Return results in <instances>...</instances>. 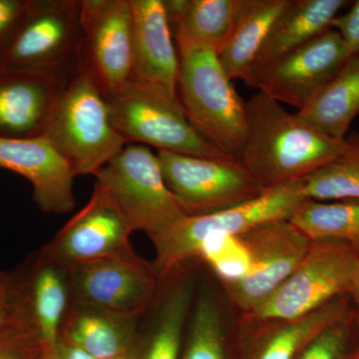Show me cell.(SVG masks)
<instances>
[{
    "label": "cell",
    "mask_w": 359,
    "mask_h": 359,
    "mask_svg": "<svg viewBox=\"0 0 359 359\" xmlns=\"http://www.w3.org/2000/svg\"><path fill=\"white\" fill-rule=\"evenodd\" d=\"M245 112L241 162L263 192L301 181L332 162L346 147V139L320 133L262 92L245 102Z\"/></svg>",
    "instance_id": "cell-1"
},
{
    "label": "cell",
    "mask_w": 359,
    "mask_h": 359,
    "mask_svg": "<svg viewBox=\"0 0 359 359\" xmlns=\"http://www.w3.org/2000/svg\"><path fill=\"white\" fill-rule=\"evenodd\" d=\"M178 96L191 126L231 159L241 161L247 129L245 102L219 62L205 46L178 48Z\"/></svg>",
    "instance_id": "cell-2"
},
{
    "label": "cell",
    "mask_w": 359,
    "mask_h": 359,
    "mask_svg": "<svg viewBox=\"0 0 359 359\" xmlns=\"http://www.w3.org/2000/svg\"><path fill=\"white\" fill-rule=\"evenodd\" d=\"M43 136L75 176H94L127 145L113 126L106 97L80 66L61 91Z\"/></svg>",
    "instance_id": "cell-3"
},
{
    "label": "cell",
    "mask_w": 359,
    "mask_h": 359,
    "mask_svg": "<svg viewBox=\"0 0 359 359\" xmlns=\"http://www.w3.org/2000/svg\"><path fill=\"white\" fill-rule=\"evenodd\" d=\"M79 1L28 0L8 39L0 45V70L71 75L81 47Z\"/></svg>",
    "instance_id": "cell-4"
},
{
    "label": "cell",
    "mask_w": 359,
    "mask_h": 359,
    "mask_svg": "<svg viewBox=\"0 0 359 359\" xmlns=\"http://www.w3.org/2000/svg\"><path fill=\"white\" fill-rule=\"evenodd\" d=\"M306 200L302 180L271 190L224 211L201 216H186L166 230L151 237L156 257L153 266L160 283L175 269L197 259L201 245L214 235H241L271 219H290Z\"/></svg>",
    "instance_id": "cell-5"
},
{
    "label": "cell",
    "mask_w": 359,
    "mask_h": 359,
    "mask_svg": "<svg viewBox=\"0 0 359 359\" xmlns=\"http://www.w3.org/2000/svg\"><path fill=\"white\" fill-rule=\"evenodd\" d=\"M94 177L132 231L151 238L187 216L166 185L158 155L147 146L127 144Z\"/></svg>",
    "instance_id": "cell-6"
},
{
    "label": "cell",
    "mask_w": 359,
    "mask_h": 359,
    "mask_svg": "<svg viewBox=\"0 0 359 359\" xmlns=\"http://www.w3.org/2000/svg\"><path fill=\"white\" fill-rule=\"evenodd\" d=\"M106 100L113 126L127 144H145L159 151L208 159L233 160L197 133L180 100L132 81Z\"/></svg>",
    "instance_id": "cell-7"
},
{
    "label": "cell",
    "mask_w": 359,
    "mask_h": 359,
    "mask_svg": "<svg viewBox=\"0 0 359 359\" xmlns=\"http://www.w3.org/2000/svg\"><path fill=\"white\" fill-rule=\"evenodd\" d=\"M359 254L344 243L311 241L308 254L292 275L249 313L257 320L302 318L332 299L348 294Z\"/></svg>",
    "instance_id": "cell-8"
},
{
    "label": "cell",
    "mask_w": 359,
    "mask_h": 359,
    "mask_svg": "<svg viewBox=\"0 0 359 359\" xmlns=\"http://www.w3.org/2000/svg\"><path fill=\"white\" fill-rule=\"evenodd\" d=\"M157 155L166 185L187 216L224 211L264 193L240 161L208 159L166 151H159Z\"/></svg>",
    "instance_id": "cell-9"
},
{
    "label": "cell",
    "mask_w": 359,
    "mask_h": 359,
    "mask_svg": "<svg viewBox=\"0 0 359 359\" xmlns=\"http://www.w3.org/2000/svg\"><path fill=\"white\" fill-rule=\"evenodd\" d=\"M250 268L242 280L222 285L240 313H249L283 285L308 254L311 240L289 219H271L241 233Z\"/></svg>",
    "instance_id": "cell-10"
},
{
    "label": "cell",
    "mask_w": 359,
    "mask_h": 359,
    "mask_svg": "<svg viewBox=\"0 0 359 359\" xmlns=\"http://www.w3.org/2000/svg\"><path fill=\"white\" fill-rule=\"evenodd\" d=\"M69 269L71 302L127 318H143L160 287L153 263L133 248Z\"/></svg>",
    "instance_id": "cell-11"
},
{
    "label": "cell",
    "mask_w": 359,
    "mask_h": 359,
    "mask_svg": "<svg viewBox=\"0 0 359 359\" xmlns=\"http://www.w3.org/2000/svg\"><path fill=\"white\" fill-rule=\"evenodd\" d=\"M82 39L78 66L109 97L126 86L132 68L130 0H80Z\"/></svg>",
    "instance_id": "cell-12"
},
{
    "label": "cell",
    "mask_w": 359,
    "mask_h": 359,
    "mask_svg": "<svg viewBox=\"0 0 359 359\" xmlns=\"http://www.w3.org/2000/svg\"><path fill=\"white\" fill-rule=\"evenodd\" d=\"M348 58L332 28L273 62L252 71L247 86L301 111L320 93Z\"/></svg>",
    "instance_id": "cell-13"
},
{
    "label": "cell",
    "mask_w": 359,
    "mask_h": 359,
    "mask_svg": "<svg viewBox=\"0 0 359 359\" xmlns=\"http://www.w3.org/2000/svg\"><path fill=\"white\" fill-rule=\"evenodd\" d=\"M126 219L98 184L91 199L42 249L68 268L132 249Z\"/></svg>",
    "instance_id": "cell-14"
},
{
    "label": "cell",
    "mask_w": 359,
    "mask_h": 359,
    "mask_svg": "<svg viewBox=\"0 0 359 359\" xmlns=\"http://www.w3.org/2000/svg\"><path fill=\"white\" fill-rule=\"evenodd\" d=\"M13 276V316L53 347L71 304L69 268L41 249L25 259Z\"/></svg>",
    "instance_id": "cell-15"
},
{
    "label": "cell",
    "mask_w": 359,
    "mask_h": 359,
    "mask_svg": "<svg viewBox=\"0 0 359 359\" xmlns=\"http://www.w3.org/2000/svg\"><path fill=\"white\" fill-rule=\"evenodd\" d=\"M202 263L175 269L160 283L154 301L140 321L134 359H180L184 335L197 292Z\"/></svg>",
    "instance_id": "cell-16"
},
{
    "label": "cell",
    "mask_w": 359,
    "mask_h": 359,
    "mask_svg": "<svg viewBox=\"0 0 359 359\" xmlns=\"http://www.w3.org/2000/svg\"><path fill=\"white\" fill-rule=\"evenodd\" d=\"M132 68L130 81L179 100V54L164 0H130Z\"/></svg>",
    "instance_id": "cell-17"
},
{
    "label": "cell",
    "mask_w": 359,
    "mask_h": 359,
    "mask_svg": "<svg viewBox=\"0 0 359 359\" xmlns=\"http://www.w3.org/2000/svg\"><path fill=\"white\" fill-rule=\"evenodd\" d=\"M353 308L351 297L344 294L295 320H257L240 313L236 359H295L314 335Z\"/></svg>",
    "instance_id": "cell-18"
},
{
    "label": "cell",
    "mask_w": 359,
    "mask_h": 359,
    "mask_svg": "<svg viewBox=\"0 0 359 359\" xmlns=\"http://www.w3.org/2000/svg\"><path fill=\"white\" fill-rule=\"evenodd\" d=\"M0 168L30 182L33 200L42 212L67 214L75 209L73 182L76 176L46 137H0Z\"/></svg>",
    "instance_id": "cell-19"
},
{
    "label": "cell",
    "mask_w": 359,
    "mask_h": 359,
    "mask_svg": "<svg viewBox=\"0 0 359 359\" xmlns=\"http://www.w3.org/2000/svg\"><path fill=\"white\" fill-rule=\"evenodd\" d=\"M67 75L0 70V137L43 136Z\"/></svg>",
    "instance_id": "cell-20"
},
{
    "label": "cell",
    "mask_w": 359,
    "mask_h": 359,
    "mask_svg": "<svg viewBox=\"0 0 359 359\" xmlns=\"http://www.w3.org/2000/svg\"><path fill=\"white\" fill-rule=\"evenodd\" d=\"M208 273L198 283L180 359H236L240 313L219 280L209 271Z\"/></svg>",
    "instance_id": "cell-21"
},
{
    "label": "cell",
    "mask_w": 359,
    "mask_h": 359,
    "mask_svg": "<svg viewBox=\"0 0 359 359\" xmlns=\"http://www.w3.org/2000/svg\"><path fill=\"white\" fill-rule=\"evenodd\" d=\"M142 318H127L71 302L58 341L94 359H116L133 353Z\"/></svg>",
    "instance_id": "cell-22"
},
{
    "label": "cell",
    "mask_w": 359,
    "mask_h": 359,
    "mask_svg": "<svg viewBox=\"0 0 359 359\" xmlns=\"http://www.w3.org/2000/svg\"><path fill=\"white\" fill-rule=\"evenodd\" d=\"M244 0H164L177 46H205L217 53L230 39Z\"/></svg>",
    "instance_id": "cell-23"
},
{
    "label": "cell",
    "mask_w": 359,
    "mask_h": 359,
    "mask_svg": "<svg viewBox=\"0 0 359 359\" xmlns=\"http://www.w3.org/2000/svg\"><path fill=\"white\" fill-rule=\"evenodd\" d=\"M347 4L346 0H289L271 25L250 73L330 29L332 21Z\"/></svg>",
    "instance_id": "cell-24"
},
{
    "label": "cell",
    "mask_w": 359,
    "mask_h": 359,
    "mask_svg": "<svg viewBox=\"0 0 359 359\" xmlns=\"http://www.w3.org/2000/svg\"><path fill=\"white\" fill-rule=\"evenodd\" d=\"M297 114L320 133L344 140L359 114V54L346 59L330 82Z\"/></svg>",
    "instance_id": "cell-25"
},
{
    "label": "cell",
    "mask_w": 359,
    "mask_h": 359,
    "mask_svg": "<svg viewBox=\"0 0 359 359\" xmlns=\"http://www.w3.org/2000/svg\"><path fill=\"white\" fill-rule=\"evenodd\" d=\"M289 0H244L230 39L219 51L230 79L245 81L266 35Z\"/></svg>",
    "instance_id": "cell-26"
},
{
    "label": "cell",
    "mask_w": 359,
    "mask_h": 359,
    "mask_svg": "<svg viewBox=\"0 0 359 359\" xmlns=\"http://www.w3.org/2000/svg\"><path fill=\"white\" fill-rule=\"evenodd\" d=\"M289 219L311 241H337L359 254V201L306 199Z\"/></svg>",
    "instance_id": "cell-27"
},
{
    "label": "cell",
    "mask_w": 359,
    "mask_h": 359,
    "mask_svg": "<svg viewBox=\"0 0 359 359\" xmlns=\"http://www.w3.org/2000/svg\"><path fill=\"white\" fill-rule=\"evenodd\" d=\"M306 199L318 202L359 201V133L347 135L334 160L302 180Z\"/></svg>",
    "instance_id": "cell-28"
},
{
    "label": "cell",
    "mask_w": 359,
    "mask_h": 359,
    "mask_svg": "<svg viewBox=\"0 0 359 359\" xmlns=\"http://www.w3.org/2000/svg\"><path fill=\"white\" fill-rule=\"evenodd\" d=\"M197 259L222 285L238 282L249 273L250 255L240 235H214L205 238Z\"/></svg>",
    "instance_id": "cell-29"
},
{
    "label": "cell",
    "mask_w": 359,
    "mask_h": 359,
    "mask_svg": "<svg viewBox=\"0 0 359 359\" xmlns=\"http://www.w3.org/2000/svg\"><path fill=\"white\" fill-rule=\"evenodd\" d=\"M358 353L359 328L353 308L314 335L295 359H356Z\"/></svg>",
    "instance_id": "cell-30"
},
{
    "label": "cell",
    "mask_w": 359,
    "mask_h": 359,
    "mask_svg": "<svg viewBox=\"0 0 359 359\" xmlns=\"http://www.w3.org/2000/svg\"><path fill=\"white\" fill-rule=\"evenodd\" d=\"M51 348L32 327L14 316L0 330V359H47Z\"/></svg>",
    "instance_id": "cell-31"
},
{
    "label": "cell",
    "mask_w": 359,
    "mask_h": 359,
    "mask_svg": "<svg viewBox=\"0 0 359 359\" xmlns=\"http://www.w3.org/2000/svg\"><path fill=\"white\" fill-rule=\"evenodd\" d=\"M330 28L339 33L348 57L359 54V0L346 13L337 16Z\"/></svg>",
    "instance_id": "cell-32"
},
{
    "label": "cell",
    "mask_w": 359,
    "mask_h": 359,
    "mask_svg": "<svg viewBox=\"0 0 359 359\" xmlns=\"http://www.w3.org/2000/svg\"><path fill=\"white\" fill-rule=\"evenodd\" d=\"M27 4L28 0H0V45L18 25Z\"/></svg>",
    "instance_id": "cell-33"
},
{
    "label": "cell",
    "mask_w": 359,
    "mask_h": 359,
    "mask_svg": "<svg viewBox=\"0 0 359 359\" xmlns=\"http://www.w3.org/2000/svg\"><path fill=\"white\" fill-rule=\"evenodd\" d=\"M14 283L13 271L0 269V330L13 320Z\"/></svg>",
    "instance_id": "cell-34"
},
{
    "label": "cell",
    "mask_w": 359,
    "mask_h": 359,
    "mask_svg": "<svg viewBox=\"0 0 359 359\" xmlns=\"http://www.w3.org/2000/svg\"><path fill=\"white\" fill-rule=\"evenodd\" d=\"M47 359H94L80 349L58 341L49 351Z\"/></svg>",
    "instance_id": "cell-35"
},
{
    "label": "cell",
    "mask_w": 359,
    "mask_h": 359,
    "mask_svg": "<svg viewBox=\"0 0 359 359\" xmlns=\"http://www.w3.org/2000/svg\"><path fill=\"white\" fill-rule=\"evenodd\" d=\"M348 295L353 302L354 313H355L356 321L359 328V264L355 273H354L351 287H349Z\"/></svg>",
    "instance_id": "cell-36"
},
{
    "label": "cell",
    "mask_w": 359,
    "mask_h": 359,
    "mask_svg": "<svg viewBox=\"0 0 359 359\" xmlns=\"http://www.w3.org/2000/svg\"><path fill=\"white\" fill-rule=\"evenodd\" d=\"M116 359H134L133 353L128 354V355L123 356V358Z\"/></svg>",
    "instance_id": "cell-37"
},
{
    "label": "cell",
    "mask_w": 359,
    "mask_h": 359,
    "mask_svg": "<svg viewBox=\"0 0 359 359\" xmlns=\"http://www.w3.org/2000/svg\"><path fill=\"white\" fill-rule=\"evenodd\" d=\"M356 359H359V353L358 354V356H356Z\"/></svg>",
    "instance_id": "cell-38"
}]
</instances>
